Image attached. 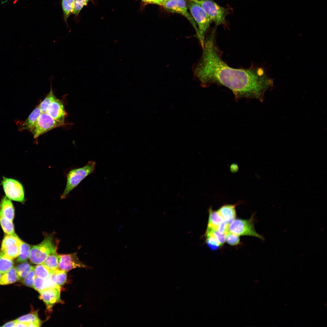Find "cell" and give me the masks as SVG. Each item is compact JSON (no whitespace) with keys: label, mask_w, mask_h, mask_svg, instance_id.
<instances>
[{"label":"cell","mask_w":327,"mask_h":327,"mask_svg":"<svg viewBox=\"0 0 327 327\" xmlns=\"http://www.w3.org/2000/svg\"><path fill=\"white\" fill-rule=\"evenodd\" d=\"M36 277L34 267L22 281V283L27 286L33 287Z\"/></svg>","instance_id":"32"},{"label":"cell","mask_w":327,"mask_h":327,"mask_svg":"<svg viewBox=\"0 0 327 327\" xmlns=\"http://www.w3.org/2000/svg\"><path fill=\"white\" fill-rule=\"evenodd\" d=\"M206 231L210 232L213 234L221 246L225 242V234H221L217 231L208 227H207Z\"/></svg>","instance_id":"34"},{"label":"cell","mask_w":327,"mask_h":327,"mask_svg":"<svg viewBox=\"0 0 327 327\" xmlns=\"http://www.w3.org/2000/svg\"><path fill=\"white\" fill-rule=\"evenodd\" d=\"M216 38L215 28L206 33L202 55L193 68L194 77L203 87L213 84L221 85L231 90L237 98L262 101L272 85L264 69L253 65L246 68L230 66L222 58Z\"/></svg>","instance_id":"1"},{"label":"cell","mask_w":327,"mask_h":327,"mask_svg":"<svg viewBox=\"0 0 327 327\" xmlns=\"http://www.w3.org/2000/svg\"><path fill=\"white\" fill-rule=\"evenodd\" d=\"M224 220L218 212L212 210L211 206L209 209V218L207 227L217 231L218 227Z\"/></svg>","instance_id":"18"},{"label":"cell","mask_w":327,"mask_h":327,"mask_svg":"<svg viewBox=\"0 0 327 327\" xmlns=\"http://www.w3.org/2000/svg\"><path fill=\"white\" fill-rule=\"evenodd\" d=\"M188 7L197 24V32L196 34L202 48L206 34L213 22L202 8L196 3L189 1Z\"/></svg>","instance_id":"4"},{"label":"cell","mask_w":327,"mask_h":327,"mask_svg":"<svg viewBox=\"0 0 327 327\" xmlns=\"http://www.w3.org/2000/svg\"><path fill=\"white\" fill-rule=\"evenodd\" d=\"M30 245L22 241L20 248L19 253L17 261L20 263L26 262L29 259L30 249Z\"/></svg>","instance_id":"28"},{"label":"cell","mask_w":327,"mask_h":327,"mask_svg":"<svg viewBox=\"0 0 327 327\" xmlns=\"http://www.w3.org/2000/svg\"><path fill=\"white\" fill-rule=\"evenodd\" d=\"M157 5L163 6L167 0H156Z\"/></svg>","instance_id":"40"},{"label":"cell","mask_w":327,"mask_h":327,"mask_svg":"<svg viewBox=\"0 0 327 327\" xmlns=\"http://www.w3.org/2000/svg\"><path fill=\"white\" fill-rule=\"evenodd\" d=\"M67 277V272L58 269L51 272L50 278L57 286L60 287L65 282Z\"/></svg>","instance_id":"20"},{"label":"cell","mask_w":327,"mask_h":327,"mask_svg":"<svg viewBox=\"0 0 327 327\" xmlns=\"http://www.w3.org/2000/svg\"><path fill=\"white\" fill-rule=\"evenodd\" d=\"M16 327H28V323L23 322H18Z\"/></svg>","instance_id":"38"},{"label":"cell","mask_w":327,"mask_h":327,"mask_svg":"<svg viewBox=\"0 0 327 327\" xmlns=\"http://www.w3.org/2000/svg\"><path fill=\"white\" fill-rule=\"evenodd\" d=\"M57 246L53 234L46 235L40 243L30 248L29 257L30 262L37 265L42 263L48 256L57 252Z\"/></svg>","instance_id":"2"},{"label":"cell","mask_w":327,"mask_h":327,"mask_svg":"<svg viewBox=\"0 0 327 327\" xmlns=\"http://www.w3.org/2000/svg\"><path fill=\"white\" fill-rule=\"evenodd\" d=\"M163 6L167 11L179 14L186 17L195 29L196 33L197 28L191 14L188 11L185 0H167Z\"/></svg>","instance_id":"10"},{"label":"cell","mask_w":327,"mask_h":327,"mask_svg":"<svg viewBox=\"0 0 327 327\" xmlns=\"http://www.w3.org/2000/svg\"><path fill=\"white\" fill-rule=\"evenodd\" d=\"M21 241L15 233L7 234L3 239L0 251L10 258L15 259L19 255Z\"/></svg>","instance_id":"9"},{"label":"cell","mask_w":327,"mask_h":327,"mask_svg":"<svg viewBox=\"0 0 327 327\" xmlns=\"http://www.w3.org/2000/svg\"><path fill=\"white\" fill-rule=\"evenodd\" d=\"M58 260L59 269L66 272L77 268H89L80 261L77 253L59 255Z\"/></svg>","instance_id":"11"},{"label":"cell","mask_w":327,"mask_h":327,"mask_svg":"<svg viewBox=\"0 0 327 327\" xmlns=\"http://www.w3.org/2000/svg\"><path fill=\"white\" fill-rule=\"evenodd\" d=\"M2 184L6 197L14 201L22 202L25 200V191L21 184L11 178L3 177Z\"/></svg>","instance_id":"8"},{"label":"cell","mask_w":327,"mask_h":327,"mask_svg":"<svg viewBox=\"0 0 327 327\" xmlns=\"http://www.w3.org/2000/svg\"><path fill=\"white\" fill-rule=\"evenodd\" d=\"M225 241L231 245L235 246L239 243L240 238L239 235L229 230L225 234Z\"/></svg>","instance_id":"31"},{"label":"cell","mask_w":327,"mask_h":327,"mask_svg":"<svg viewBox=\"0 0 327 327\" xmlns=\"http://www.w3.org/2000/svg\"><path fill=\"white\" fill-rule=\"evenodd\" d=\"M46 112L55 120L64 123L67 113L61 100L57 98L52 101L49 105Z\"/></svg>","instance_id":"13"},{"label":"cell","mask_w":327,"mask_h":327,"mask_svg":"<svg viewBox=\"0 0 327 327\" xmlns=\"http://www.w3.org/2000/svg\"><path fill=\"white\" fill-rule=\"evenodd\" d=\"M0 211L4 216L12 221L14 216V209L11 200L7 197H4L0 203Z\"/></svg>","instance_id":"16"},{"label":"cell","mask_w":327,"mask_h":327,"mask_svg":"<svg viewBox=\"0 0 327 327\" xmlns=\"http://www.w3.org/2000/svg\"><path fill=\"white\" fill-rule=\"evenodd\" d=\"M238 167V166L235 164L231 165L230 167V169L231 171L235 172L237 171Z\"/></svg>","instance_id":"37"},{"label":"cell","mask_w":327,"mask_h":327,"mask_svg":"<svg viewBox=\"0 0 327 327\" xmlns=\"http://www.w3.org/2000/svg\"><path fill=\"white\" fill-rule=\"evenodd\" d=\"M143 2L150 4H154L157 5V2L156 0H141Z\"/></svg>","instance_id":"39"},{"label":"cell","mask_w":327,"mask_h":327,"mask_svg":"<svg viewBox=\"0 0 327 327\" xmlns=\"http://www.w3.org/2000/svg\"><path fill=\"white\" fill-rule=\"evenodd\" d=\"M254 215L248 220L235 219L229 225V230L238 235H247L262 239L256 231L254 227Z\"/></svg>","instance_id":"6"},{"label":"cell","mask_w":327,"mask_h":327,"mask_svg":"<svg viewBox=\"0 0 327 327\" xmlns=\"http://www.w3.org/2000/svg\"><path fill=\"white\" fill-rule=\"evenodd\" d=\"M195 3L202 8L216 27H227L226 17L230 13L227 8L220 6L213 0H197Z\"/></svg>","instance_id":"5"},{"label":"cell","mask_w":327,"mask_h":327,"mask_svg":"<svg viewBox=\"0 0 327 327\" xmlns=\"http://www.w3.org/2000/svg\"><path fill=\"white\" fill-rule=\"evenodd\" d=\"M41 113L38 105L33 110L27 119L19 126V130H27L31 132L35 126L38 118Z\"/></svg>","instance_id":"14"},{"label":"cell","mask_w":327,"mask_h":327,"mask_svg":"<svg viewBox=\"0 0 327 327\" xmlns=\"http://www.w3.org/2000/svg\"><path fill=\"white\" fill-rule=\"evenodd\" d=\"M39 293V299L45 302L49 311L51 310L53 306L56 303L61 302L60 287L48 289Z\"/></svg>","instance_id":"12"},{"label":"cell","mask_w":327,"mask_h":327,"mask_svg":"<svg viewBox=\"0 0 327 327\" xmlns=\"http://www.w3.org/2000/svg\"><path fill=\"white\" fill-rule=\"evenodd\" d=\"M206 242L208 246L213 250L218 249L221 246L214 235L211 232L206 231L205 233Z\"/></svg>","instance_id":"30"},{"label":"cell","mask_w":327,"mask_h":327,"mask_svg":"<svg viewBox=\"0 0 327 327\" xmlns=\"http://www.w3.org/2000/svg\"><path fill=\"white\" fill-rule=\"evenodd\" d=\"M52 76L50 77V90L44 100L38 105L42 113L46 112L49 105L53 101L57 98L54 95L52 90L51 79Z\"/></svg>","instance_id":"22"},{"label":"cell","mask_w":327,"mask_h":327,"mask_svg":"<svg viewBox=\"0 0 327 327\" xmlns=\"http://www.w3.org/2000/svg\"><path fill=\"white\" fill-rule=\"evenodd\" d=\"M74 0H62L61 4L64 20L68 27L67 20L69 16L73 14Z\"/></svg>","instance_id":"21"},{"label":"cell","mask_w":327,"mask_h":327,"mask_svg":"<svg viewBox=\"0 0 327 327\" xmlns=\"http://www.w3.org/2000/svg\"><path fill=\"white\" fill-rule=\"evenodd\" d=\"M34 270L36 277L45 279L50 278L51 271L43 263L34 267Z\"/></svg>","instance_id":"29"},{"label":"cell","mask_w":327,"mask_h":327,"mask_svg":"<svg viewBox=\"0 0 327 327\" xmlns=\"http://www.w3.org/2000/svg\"><path fill=\"white\" fill-rule=\"evenodd\" d=\"M91 0H74L73 14L77 16L82 8L87 5Z\"/></svg>","instance_id":"33"},{"label":"cell","mask_w":327,"mask_h":327,"mask_svg":"<svg viewBox=\"0 0 327 327\" xmlns=\"http://www.w3.org/2000/svg\"><path fill=\"white\" fill-rule=\"evenodd\" d=\"M189 0L193 2H195L197 0Z\"/></svg>","instance_id":"41"},{"label":"cell","mask_w":327,"mask_h":327,"mask_svg":"<svg viewBox=\"0 0 327 327\" xmlns=\"http://www.w3.org/2000/svg\"><path fill=\"white\" fill-rule=\"evenodd\" d=\"M0 223L4 233L7 234H15L13 224L11 221L5 217L0 211Z\"/></svg>","instance_id":"25"},{"label":"cell","mask_w":327,"mask_h":327,"mask_svg":"<svg viewBox=\"0 0 327 327\" xmlns=\"http://www.w3.org/2000/svg\"><path fill=\"white\" fill-rule=\"evenodd\" d=\"M2 273H1V272H0V278H1V276H2Z\"/></svg>","instance_id":"42"},{"label":"cell","mask_w":327,"mask_h":327,"mask_svg":"<svg viewBox=\"0 0 327 327\" xmlns=\"http://www.w3.org/2000/svg\"><path fill=\"white\" fill-rule=\"evenodd\" d=\"M229 224L223 220L218 226L217 231L221 234H225L229 230Z\"/></svg>","instance_id":"35"},{"label":"cell","mask_w":327,"mask_h":327,"mask_svg":"<svg viewBox=\"0 0 327 327\" xmlns=\"http://www.w3.org/2000/svg\"><path fill=\"white\" fill-rule=\"evenodd\" d=\"M58 287H60L54 283L50 278L45 279L36 276L33 286V288L39 293L48 289Z\"/></svg>","instance_id":"17"},{"label":"cell","mask_w":327,"mask_h":327,"mask_svg":"<svg viewBox=\"0 0 327 327\" xmlns=\"http://www.w3.org/2000/svg\"><path fill=\"white\" fill-rule=\"evenodd\" d=\"M12 259L6 256L2 252H0V272L4 273L13 267Z\"/></svg>","instance_id":"26"},{"label":"cell","mask_w":327,"mask_h":327,"mask_svg":"<svg viewBox=\"0 0 327 327\" xmlns=\"http://www.w3.org/2000/svg\"><path fill=\"white\" fill-rule=\"evenodd\" d=\"M16 320L18 322L34 323L37 325L38 327L40 326L41 324V321L38 317L37 311L32 312L22 316Z\"/></svg>","instance_id":"23"},{"label":"cell","mask_w":327,"mask_h":327,"mask_svg":"<svg viewBox=\"0 0 327 327\" xmlns=\"http://www.w3.org/2000/svg\"><path fill=\"white\" fill-rule=\"evenodd\" d=\"M19 281L15 268L12 267L4 273L0 278V285H6L15 283Z\"/></svg>","instance_id":"19"},{"label":"cell","mask_w":327,"mask_h":327,"mask_svg":"<svg viewBox=\"0 0 327 327\" xmlns=\"http://www.w3.org/2000/svg\"><path fill=\"white\" fill-rule=\"evenodd\" d=\"M34 267L27 262L21 263L15 267L19 281H22Z\"/></svg>","instance_id":"24"},{"label":"cell","mask_w":327,"mask_h":327,"mask_svg":"<svg viewBox=\"0 0 327 327\" xmlns=\"http://www.w3.org/2000/svg\"><path fill=\"white\" fill-rule=\"evenodd\" d=\"M59 255L57 252L48 256L42 263L51 271L58 269Z\"/></svg>","instance_id":"27"},{"label":"cell","mask_w":327,"mask_h":327,"mask_svg":"<svg viewBox=\"0 0 327 327\" xmlns=\"http://www.w3.org/2000/svg\"><path fill=\"white\" fill-rule=\"evenodd\" d=\"M54 119L47 112L41 113L39 116L35 126L31 132L34 139L54 128L66 125Z\"/></svg>","instance_id":"7"},{"label":"cell","mask_w":327,"mask_h":327,"mask_svg":"<svg viewBox=\"0 0 327 327\" xmlns=\"http://www.w3.org/2000/svg\"><path fill=\"white\" fill-rule=\"evenodd\" d=\"M239 203L238 202L234 205H224L220 207L217 211L223 219L230 224L236 218L235 207Z\"/></svg>","instance_id":"15"},{"label":"cell","mask_w":327,"mask_h":327,"mask_svg":"<svg viewBox=\"0 0 327 327\" xmlns=\"http://www.w3.org/2000/svg\"><path fill=\"white\" fill-rule=\"evenodd\" d=\"M93 161H89L84 167L71 170L67 177L65 188L61 195V198H66L70 193L75 188L85 177L93 173L96 165Z\"/></svg>","instance_id":"3"},{"label":"cell","mask_w":327,"mask_h":327,"mask_svg":"<svg viewBox=\"0 0 327 327\" xmlns=\"http://www.w3.org/2000/svg\"><path fill=\"white\" fill-rule=\"evenodd\" d=\"M18 322L17 320L11 321L6 323L2 327H16V324Z\"/></svg>","instance_id":"36"}]
</instances>
